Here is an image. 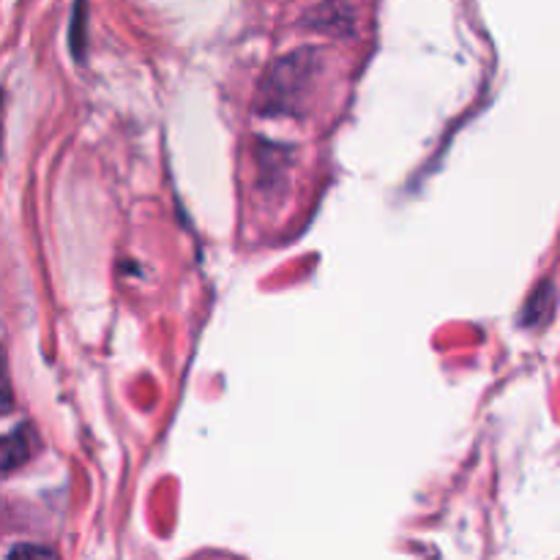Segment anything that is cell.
Returning a JSON list of instances; mask_svg holds the SVG:
<instances>
[{
	"instance_id": "obj_1",
	"label": "cell",
	"mask_w": 560,
	"mask_h": 560,
	"mask_svg": "<svg viewBox=\"0 0 560 560\" xmlns=\"http://www.w3.org/2000/svg\"><path fill=\"white\" fill-rule=\"evenodd\" d=\"M317 49H301L288 55L271 69L262 82L260 102L266 113H293L304 102L306 91L320 74V58Z\"/></svg>"
},
{
	"instance_id": "obj_2",
	"label": "cell",
	"mask_w": 560,
	"mask_h": 560,
	"mask_svg": "<svg viewBox=\"0 0 560 560\" xmlns=\"http://www.w3.org/2000/svg\"><path fill=\"white\" fill-rule=\"evenodd\" d=\"M33 454V432L22 427L14 435L0 438V470H11Z\"/></svg>"
},
{
	"instance_id": "obj_3",
	"label": "cell",
	"mask_w": 560,
	"mask_h": 560,
	"mask_svg": "<svg viewBox=\"0 0 560 560\" xmlns=\"http://www.w3.org/2000/svg\"><path fill=\"white\" fill-rule=\"evenodd\" d=\"M552 310H556V288L547 282V284H541L539 293L528 301V310H525V315H523L525 326H541V323L550 320Z\"/></svg>"
},
{
	"instance_id": "obj_4",
	"label": "cell",
	"mask_w": 560,
	"mask_h": 560,
	"mask_svg": "<svg viewBox=\"0 0 560 560\" xmlns=\"http://www.w3.org/2000/svg\"><path fill=\"white\" fill-rule=\"evenodd\" d=\"M14 408V392H11V377H9V364H5V355L0 350V416H5Z\"/></svg>"
}]
</instances>
